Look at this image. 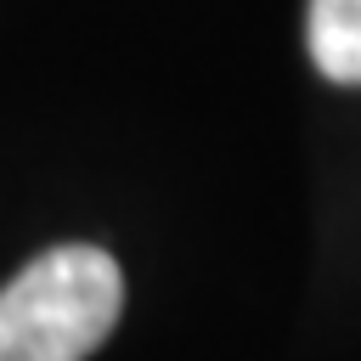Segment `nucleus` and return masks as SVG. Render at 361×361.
I'll return each instance as SVG.
<instances>
[{
    "instance_id": "nucleus-2",
    "label": "nucleus",
    "mask_w": 361,
    "mask_h": 361,
    "mask_svg": "<svg viewBox=\"0 0 361 361\" xmlns=\"http://www.w3.org/2000/svg\"><path fill=\"white\" fill-rule=\"evenodd\" d=\"M305 39L333 85H361V0H310Z\"/></svg>"
},
{
    "instance_id": "nucleus-1",
    "label": "nucleus",
    "mask_w": 361,
    "mask_h": 361,
    "mask_svg": "<svg viewBox=\"0 0 361 361\" xmlns=\"http://www.w3.org/2000/svg\"><path fill=\"white\" fill-rule=\"evenodd\" d=\"M124 310V271L90 243L28 259L0 288V361H85Z\"/></svg>"
}]
</instances>
